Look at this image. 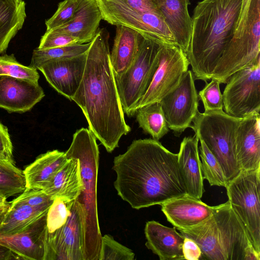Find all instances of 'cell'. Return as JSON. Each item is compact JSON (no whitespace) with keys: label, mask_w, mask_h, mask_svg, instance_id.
<instances>
[{"label":"cell","mask_w":260,"mask_h":260,"mask_svg":"<svg viewBox=\"0 0 260 260\" xmlns=\"http://www.w3.org/2000/svg\"><path fill=\"white\" fill-rule=\"evenodd\" d=\"M131 7L144 12L161 15L159 8L165 0H125ZM162 16V15H161Z\"/></svg>","instance_id":"41"},{"label":"cell","mask_w":260,"mask_h":260,"mask_svg":"<svg viewBox=\"0 0 260 260\" xmlns=\"http://www.w3.org/2000/svg\"><path fill=\"white\" fill-rule=\"evenodd\" d=\"M47 214L20 233L0 235V244L9 249L19 259L46 260L48 234Z\"/></svg>","instance_id":"16"},{"label":"cell","mask_w":260,"mask_h":260,"mask_svg":"<svg viewBox=\"0 0 260 260\" xmlns=\"http://www.w3.org/2000/svg\"><path fill=\"white\" fill-rule=\"evenodd\" d=\"M225 188L228 201L260 253V169L241 171Z\"/></svg>","instance_id":"9"},{"label":"cell","mask_w":260,"mask_h":260,"mask_svg":"<svg viewBox=\"0 0 260 260\" xmlns=\"http://www.w3.org/2000/svg\"><path fill=\"white\" fill-rule=\"evenodd\" d=\"M242 118L230 116L223 110L200 113L191 128L220 163L227 183L241 171L235 152L237 129Z\"/></svg>","instance_id":"7"},{"label":"cell","mask_w":260,"mask_h":260,"mask_svg":"<svg viewBox=\"0 0 260 260\" xmlns=\"http://www.w3.org/2000/svg\"><path fill=\"white\" fill-rule=\"evenodd\" d=\"M196 134L182 140L178 154V163L187 194L200 199L204 192V178Z\"/></svg>","instance_id":"20"},{"label":"cell","mask_w":260,"mask_h":260,"mask_svg":"<svg viewBox=\"0 0 260 260\" xmlns=\"http://www.w3.org/2000/svg\"><path fill=\"white\" fill-rule=\"evenodd\" d=\"M145 246L160 260L184 259L182 246L185 237L175 228L165 226L154 220L146 222Z\"/></svg>","instance_id":"21"},{"label":"cell","mask_w":260,"mask_h":260,"mask_svg":"<svg viewBox=\"0 0 260 260\" xmlns=\"http://www.w3.org/2000/svg\"><path fill=\"white\" fill-rule=\"evenodd\" d=\"M179 231L198 244L201 259H260V253L228 201L215 206L212 215L201 224Z\"/></svg>","instance_id":"4"},{"label":"cell","mask_w":260,"mask_h":260,"mask_svg":"<svg viewBox=\"0 0 260 260\" xmlns=\"http://www.w3.org/2000/svg\"><path fill=\"white\" fill-rule=\"evenodd\" d=\"M7 202L6 199L0 196V204L6 203Z\"/></svg>","instance_id":"45"},{"label":"cell","mask_w":260,"mask_h":260,"mask_svg":"<svg viewBox=\"0 0 260 260\" xmlns=\"http://www.w3.org/2000/svg\"><path fill=\"white\" fill-rule=\"evenodd\" d=\"M91 42L48 49H34L30 64V67L38 70L45 63L53 60L70 57L86 52Z\"/></svg>","instance_id":"31"},{"label":"cell","mask_w":260,"mask_h":260,"mask_svg":"<svg viewBox=\"0 0 260 260\" xmlns=\"http://www.w3.org/2000/svg\"><path fill=\"white\" fill-rule=\"evenodd\" d=\"M72 201H66L59 198L54 199L47 214L48 233L53 232L66 222L70 214Z\"/></svg>","instance_id":"35"},{"label":"cell","mask_w":260,"mask_h":260,"mask_svg":"<svg viewBox=\"0 0 260 260\" xmlns=\"http://www.w3.org/2000/svg\"><path fill=\"white\" fill-rule=\"evenodd\" d=\"M182 252L184 259L200 260L202 251L198 244L192 239L185 237L182 246Z\"/></svg>","instance_id":"42"},{"label":"cell","mask_w":260,"mask_h":260,"mask_svg":"<svg viewBox=\"0 0 260 260\" xmlns=\"http://www.w3.org/2000/svg\"><path fill=\"white\" fill-rule=\"evenodd\" d=\"M160 206L168 221L179 231L201 224L212 215L214 208L187 194L170 200Z\"/></svg>","instance_id":"18"},{"label":"cell","mask_w":260,"mask_h":260,"mask_svg":"<svg viewBox=\"0 0 260 260\" xmlns=\"http://www.w3.org/2000/svg\"><path fill=\"white\" fill-rule=\"evenodd\" d=\"M19 259L9 249L0 244V260Z\"/></svg>","instance_id":"43"},{"label":"cell","mask_w":260,"mask_h":260,"mask_svg":"<svg viewBox=\"0 0 260 260\" xmlns=\"http://www.w3.org/2000/svg\"><path fill=\"white\" fill-rule=\"evenodd\" d=\"M26 188L23 171L15 164L0 162V196L6 199Z\"/></svg>","instance_id":"30"},{"label":"cell","mask_w":260,"mask_h":260,"mask_svg":"<svg viewBox=\"0 0 260 260\" xmlns=\"http://www.w3.org/2000/svg\"><path fill=\"white\" fill-rule=\"evenodd\" d=\"M243 0H202L194 8L186 57L196 79L212 77L232 39Z\"/></svg>","instance_id":"3"},{"label":"cell","mask_w":260,"mask_h":260,"mask_svg":"<svg viewBox=\"0 0 260 260\" xmlns=\"http://www.w3.org/2000/svg\"><path fill=\"white\" fill-rule=\"evenodd\" d=\"M10 206L11 203L8 202L6 203L0 204V225L2 224Z\"/></svg>","instance_id":"44"},{"label":"cell","mask_w":260,"mask_h":260,"mask_svg":"<svg viewBox=\"0 0 260 260\" xmlns=\"http://www.w3.org/2000/svg\"><path fill=\"white\" fill-rule=\"evenodd\" d=\"M163 44L143 37L133 62L122 75L115 78L124 112L129 117L136 113V106L145 94L159 63V51Z\"/></svg>","instance_id":"8"},{"label":"cell","mask_w":260,"mask_h":260,"mask_svg":"<svg viewBox=\"0 0 260 260\" xmlns=\"http://www.w3.org/2000/svg\"><path fill=\"white\" fill-rule=\"evenodd\" d=\"M0 162L15 164L13 145L8 128L0 122Z\"/></svg>","instance_id":"40"},{"label":"cell","mask_w":260,"mask_h":260,"mask_svg":"<svg viewBox=\"0 0 260 260\" xmlns=\"http://www.w3.org/2000/svg\"><path fill=\"white\" fill-rule=\"evenodd\" d=\"M15 200L32 207L47 208H50L54 201V199L42 189L28 188Z\"/></svg>","instance_id":"39"},{"label":"cell","mask_w":260,"mask_h":260,"mask_svg":"<svg viewBox=\"0 0 260 260\" xmlns=\"http://www.w3.org/2000/svg\"><path fill=\"white\" fill-rule=\"evenodd\" d=\"M7 76L38 82L40 76L37 70L19 62L14 54L0 55V76Z\"/></svg>","instance_id":"33"},{"label":"cell","mask_w":260,"mask_h":260,"mask_svg":"<svg viewBox=\"0 0 260 260\" xmlns=\"http://www.w3.org/2000/svg\"><path fill=\"white\" fill-rule=\"evenodd\" d=\"M189 4V0H165L159 8L177 45L185 53L189 44L192 29V19L188 10Z\"/></svg>","instance_id":"24"},{"label":"cell","mask_w":260,"mask_h":260,"mask_svg":"<svg viewBox=\"0 0 260 260\" xmlns=\"http://www.w3.org/2000/svg\"><path fill=\"white\" fill-rule=\"evenodd\" d=\"M139 126L152 139L159 141L169 131L159 102L146 105L138 108L135 113Z\"/></svg>","instance_id":"29"},{"label":"cell","mask_w":260,"mask_h":260,"mask_svg":"<svg viewBox=\"0 0 260 260\" xmlns=\"http://www.w3.org/2000/svg\"><path fill=\"white\" fill-rule=\"evenodd\" d=\"M24 0H0V55L22 28L26 14Z\"/></svg>","instance_id":"27"},{"label":"cell","mask_w":260,"mask_h":260,"mask_svg":"<svg viewBox=\"0 0 260 260\" xmlns=\"http://www.w3.org/2000/svg\"><path fill=\"white\" fill-rule=\"evenodd\" d=\"M86 213L77 199L72 202L66 222L48 234L46 260H85Z\"/></svg>","instance_id":"12"},{"label":"cell","mask_w":260,"mask_h":260,"mask_svg":"<svg viewBox=\"0 0 260 260\" xmlns=\"http://www.w3.org/2000/svg\"><path fill=\"white\" fill-rule=\"evenodd\" d=\"M260 0H243L233 36L212 78L226 83L236 72L260 58Z\"/></svg>","instance_id":"6"},{"label":"cell","mask_w":260,"mask_h":260,"mask_svg":"<svg viewBox=\"0 0 260 260\" xmlns=\"http://www.w3.org/2000/svg\"><path fill=\"white\" fill-rule=\"evenodd\" d=\"M109 33L99 29L87 51L81 83L71 101L81 108L88 129L112 152L131 131L126 123L110 60Z\"/></svg>","instance_id":"2"},{"label":"cell","mask_w":260,"mask_h":260,"mask_svg":"<svg viewBox=\"0 0 260 260\" xmlns=\"http://www.w3.org/2000/svg\"><path fill=\"white\" fill-rule=\"evenodd\" d=\"M79 4V0H64L58 5L54 14L45 21L46 30L63 26L73 17Z\"/></svg>","instance_id":"37"},{"label":"cell","mask_w":260,"mask_h":260,"mask_svg":"<svg viewBox=\"0 0 260 260\" xmlns=\"http://www.w3.org/2000/svg\"><path fill=\"white\" fill-rule=\"evenodd\" d=\"M49 208L34 207L14 200L2 224L0 235L20 233L47 214Z\"/></svg>","instance_id":"28"},{"label":"cell","mask_w":260,"mask_h":260,"mask_svg":"<svg viewBox=\"0 0 260 260\" xmlns=\"http://www.w3.org/2000/svg\"><path fill=\"white\" fill-rule=\"evenodd\" d=\"M236 159L241 171L260 169V115L242 118L235 139Z\"/></svg>","instance_id":"19"},{"label":"cell","mask_w":260,"mask_h":260,"mask_svg":"<svg viewBox=\"0 0 260 260\" xmlns=\"http://www.w3.org/2000/svg\"><path fill=\"white\" fill-rule=\"evenodd\" d=\"M102 19L97 0H79L73 18L65 25L52 29L74 37L81 44L88 43L95 36Z\"/></svg>","instance_id":"22"},{"label":"cell","mask_w":260,"mask_h":260,"mask_svg":"<svg viewBox=\"0 0 260 260\" xmlns=\"http://www.w3.org/2000/svg\"><path fill=\"white\" fill-rule=\"evenodd\" d=\"M200 157L204 179L207 180L211 186L225 187L227 182L220 163L208 149L205 143L200 139Z\"/></svg>","instance_id":"32"},{"label":"cell","mask_w":260,"mask_h":260,"mask_svg":"<svg viewBox=\"0 0 260 260\" xmlns=\"http://www.w3.org/2000/svg\"><path fill=\"white\" fill-rule=\"evenodd\" d=\"M87 52L73 57L48 61L38 69L49 84L71 101L83 76Z\"/></svg>","instance_id":"15"},{"label":"cell","mask_w":260,"mask_h":260,"mask_svg":"<svg viewBox=\"0 0 260 260\" xmlns=\"http://www.w3.org/2000/svg\"><path fill=\"white\" fill-rule=\"evenodd\" d=\"M134 252L110 235L102 236L98 260H134Z\"/></svg>","instance_id":"34"},{"label":"cell","mask_w":260,"mask_h":260,"mask_svg":"<svg viewBox=\"0 0 260 260\" xmlns=\"http://www.w3.org/2000/svg\"><path fill=\"white\" fill-rule=\"evenodd\" d=\"M97 1L103 19L110 24L125 26L162 44L177 45L161 15L138 10L125 0Z\"/></svg>","instance_id":"10"},{"label":"cell","mask_w":260,"mask_h":260,"mask_svg":"<svg viewBox=\"0 0 260 260\" xmlns=\"http://www.w3.org/2000/svg\"><path fill=\"white\" fill-rule=\"evenodd\" d=\"M209 83L200 91L198 96L202 101L205 112L223 110V98L219 82L211 78Z\"/></svg>","instance_id":"36"},{"label":"cell","mask_w":260,"mask_h":260,"mask_svg":"<svg viewBox=\"0 0 260 260\" xmlns=\"http://www.w3.org/2000/svg\"><path fill=\"white\" fill-rule=\"evenodd\" d=\"M65 152L48 151L38 156L24 169L26 188L43 189L67 162Z\"/></svg>","instance_id":"26"},{"label":"cell","mask_w":260,"mask_h":260,"mask_svg":"<svg viewBox=\"0 0 260 260\" xmlns=\"http://www.w3.org/2000/svg\"><path fill=\"white\" fill-rule=\"evenodd\" d=\"M189 65L186 53L178 46L163 44L158 67L147 91L136 106L160 102L180 83Z\"/></svg>","instance_id":"13"},{"label":"cell","mask_w":260,"mask_h":260,"mask_svg":"<svg viewBox=\"0 0 260 260\" xmlns=\"http://www.w3.org/2000/svg\"><path fill=\"white\" fill-rule=\"evenodd\" d=\"M159 103L168 126L176 136L191 127L199 112V96L192 72L188 70L176 88Z\"/></svg>","instance_id":"14"},{"label":"cell","mask_w":260,"mask_h":260,"mask_svg":"<svg viewBox=\"0 0 260 260\" xmlns=\"http://www.w3.org/2000/svg\"><path fill=\"white\" fill-rule=\"evenodd\" d=\"M44 96L43 89L38 82L0 76V108L10 113L28 111Z\"/></svg>","instance_id":"17"},{"label":"cell","mask_w":260,"mask_h":260,"mask_svg":"<svg viewBox=\"0 0 260 260\" xmlns=\"http://www.w3.org/2000/svg\"><path fill=\"white\" fill-rule=\"evenodd\" d=\"M83 189L79 160L69 158L42 190L54 199L70 202L76 200Z\"/></svg>","instance_id":"23"},{"label":"cell","mask_w":260,"mask_h":260,"mask_svg":"<svg viewBox=\"0 0 260 260\" xmlns=\"http://www.w3.org/2000/svg\"><path fill=\"white\" fill-rule=\"evenodd\" d=\"M65 153L68 158H78L80 164L84 189L77 199L84 206L86 213L85 260H98L102 236L97 208L100 152L96 139L89 129L82 127L74 134L71 145Z\"/></svg>","instance_id":"5"},{"label":"cell","mask_w":260,"mask_h":260,"mask_svg":"<svg viewBox=\"0 0 260 260\" xmlns=\"http://www.w3.org/2000/svg\"><path fill=\"white\" fill-rule=\"evenodd\" d=\"M114 186L132 208L139 210L187 194L178 154L151 138L135 140L114 157Z\"/></svg>","instance_id":"1"},{"label":"cell","mask_w":260,"mask_h":260,"mask_svg":"<svg viewBox=\"0 0 260 260\" xmlns=\"http://www.w3.org/2000/svg\"><path fill=\"white\" fill-rule=\"evenodd\" d=\"M222 94L227 114L244 118L260 111V58L236 72L226 82Z\"/></svg>","instance_id":"11"},{"label":"cell","mask_w":260,"mask_h":260,"mask_svg":"<svg viewBox=\"0 0 260 260\" xmlns=\"http://www.w3.org/2000/svg\"><path fill=\"white\" fill-rule=\"evenodd\" d=\"M116 34L110 60L114 77L122 75L134 60L143 36L137 31L122 25H116Z\"/></svg>","instance_id":"25"},{"label":"cell","mask_w":260,"mask_h":260,"mask_svg":"<svg viewBox=\"0 0 260 260\" xmlns=\"http://www.w3.org/2000/svg\"><path fill=\"white\" fill-rule=\"evenodd\" d=\"M76 44H81L74 37L51 29L46 30L42 36L38 48L44 49Z\"/></svg>","instance_id":"38"}]
</instances>
